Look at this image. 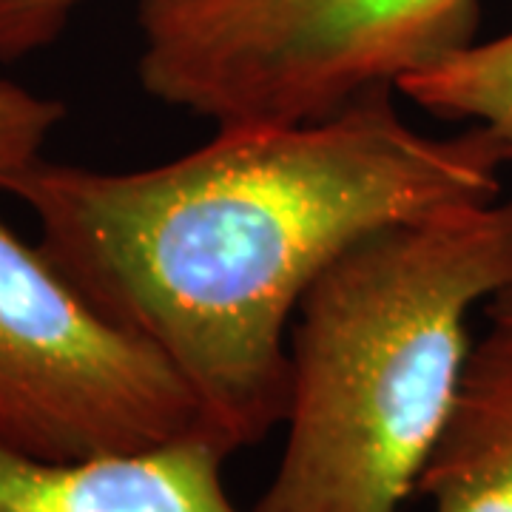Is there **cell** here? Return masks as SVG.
Segmentation results:
<instances>
[{"label":"cell","mask_w":512,"mask_h":512,"mask_svg":"<svg viewBox=\"0 0 512 512\" xmlns=\"http://www.w3.org/2000/svg\"><path fill=\"white\" fill-rule=\"evenodd\" d=\"M416 493L433 512H512V328L470 348Z\"/></svg>","instance_id":"8992f818"},{"label":"cell","mask_w":512,"mask_h":512,"mask_svg":"<svg viewBox=\"0 0 512 512\" xmlns=\"http://www.w3.org/2000/svg\"><path fill=\"white\" fill-rule=\"evenodd\" d=\"M476 0H140V86L231 123H302L473 43Z\"/></svg>","instance_id":"3957f363"},{"label":"cell","mask_w":512,"mask_h":512,"mask_svg":"<svg viewBox=\"0 0 512 512\" xmlns=\"http://www.w3.org/2000/svg\"><path fill=\"white\" fill-rule=\"evenodd\" d=\"M63 117L66 106L57 97L0 80V177L43 157V146Z\"/></svg>","instance_id":"ba28073f"},{"label":"cell","mask_w":512,"mask_h":512,"mask_svg":"<svg viewBox=\"0 0 512 512\" xmlns=\"http://www.w3.org/2000/svg\"><path fill=\"white\" fill-rule=\"evenodd\" d=\"M512 288V200L399 222L305 293L285 447L251 512H404L456 402L467 319Z\"/></svg>","instance_id":"7a4b0ae2"},{"label":"cell","mask_w":512,"mask_h":512,"mask_svg":"<svg viewBox=\"0 0 512 512\" xmlns=\"http://www.w3.org/2000/svg\"><path fill=\"white\" fill-rule=\"evenodd\" d=\"M487 316L493 319V325H501V328H512V288H507L504 293L493 296L487 302Z\"/></svg>","instance_id":"30bf717a"},{"label":"cell","mask_w":512,"mask_h":512,"mask_svg":"<svg viewBox=\"0 0 512 512\" xmlns=\"http://www.w3.org/2000/svg\"><path fill=\"white\" fill-rule=\"evenodd\" d=\"M396 92L436 117L484 126L512 163V32L467 43L404 74Z\"/></svg>","instance_id":"52a82bcc"},{"label":"cell","mask_w":512,"mask_h":512,"mask_svg":"<svg viewBox=\"0 0 512 512\" xmlns=\"http://www.w3.org/2000/svg\"><path fill=\"white\" fill-rule=\"evenodd\" d=\"M373 89L319 120L231 123L177 160L97 171L37 157L0 177L40 248L163 353L237 453L285 421L288 339L311 285L370 234L498 200L484 126L430 137Z\"/></svg>","instance_id":"6da1fadb"},{"label":"cell","mask_w":512,"mask_h":512,"mask_svg":"<svg viewBox=\"0 0 512 512\" xmlns=\"http://www.w3.org/2000/svg\"><path fill=\"white\" fill-rule=\"evenodd\" d=\"M228 456L205 427L74 461L26 456L0 441V512H245L222 478Z\"/></svg>","instance_id":"5b68a950"},{"label":"cell","mask_w":512,"mask_h":512,"mask_svg":"<svg viewBox=\"0 0 512 512\" xmlns=\"http://www.w3.org/2000/svg\"><path fill=\"white\" fill-rule=\"evenodd\" d=\"M202 427L188 384L0 220V441L46 461L146 450Z\"/></svg>","instance_id":"277c9868"},{"label":"cell","mask_w":512,"mask_h":512,"mask_svg":"<svg viewBox=\"0 0 512 512\" xmlns=\"http://www.w3.org/2000/svg\"><path fill=\"white\" fill-rule=\"evenodd\" d=\"M86 0H0V63L52 46Z\"/></svg>","instance_id":"9c48e42d"}]
</instances>
